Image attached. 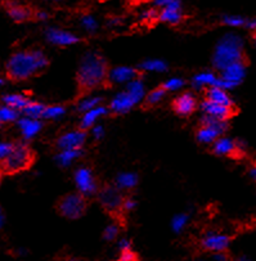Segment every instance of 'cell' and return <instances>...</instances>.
Segmentation results:
<instances>
[{"instance_id": "obj_1", "label": "cell", "mask_w": 256, "mask_h": 261, "mask_svg": "<svg viewBox=\"0 0 256 261\" xmlns=\"http://www.w3.org/2000/svg\"><path fill=\"white\" fill-rule=\"evenodd\" d=\"M48 66V58L41 50L17 51L7 62V72L14 80H27Z\"/></svg>"}, {"instance_id": "obj_2", "label": "cell", "mask_w": 256, "mask_h": 261, "mask_svg": "<svg viewBox=\"0 0 256 261\" xmlns=\"http://www.w3.org/2000/svg\"><path fill=\"white\" fill-rule=\"evenodd\" d=\"M107 61L99 53L90 51L83 57L78 71V84L81 90H92L108 77Z\"/></svg>"}, {"instance_id": "obj_3", "label": "cell", "mask_w": 256, "mask_h": 261, "mask_svg": "<svg viewBox=\"0 0 256 261\" xmlns=\"http://www.w3.org/2000/svg\"><path fill=\"white\" fill-rule=\"evenodd\" d=\"M243 60V41L236 34H226L216 44L213 63L218 70L221 71L226 66Z\"/></svg>"}, {"instance_id": "obj_4", "label": "cell", "mask_w": 256, "mask_h": 261, "mask_svg": "<svg viewBox=\"0 0 256 261\" xmlns=\"http://www.w3.org/2000/svg\"><path fill=\"white\" fill-rule=\"evenodd\" d=\"M34 160V153L30 149V147L24 144V143H18V144H14L13 148H12L11 153L8 154L3 165L4 171L7 172H19L22 170H26L27 167L33 164Z\"/></svg>"}, {"instance_id": "obj_5", "label": "cell", "mask_w": 256, "mask_h": 261, "mask_svg": "<svg viewBox=\"0 0 256 261\" xmlns=\"http://www.w3.org/2000/svg\"><path fill=\"white\" fill-rule=\"evenodd\" d=\"M228 129V122L224 120L215 119L211 116L203 115L202 125L197 130V140L203 144H210L221 137Z\"/></svg>"}, {"instance_id": "obj_6", "label": "cell", "mask_w": 256, "mask_h": 261, "mask_svg": "<svg viewBox=\"0 0 256 261\" xmlns=\"http://www.w3.org/2000/svg\"><path fill=\"white\" fill-rule=\"evenodd\" d=\"M246 76V63L245 61H238L226 66L224 70H221V76L218 77V81L214 86H218L224 90H232L236 86L240 85Z\"/></svg>"}, {"instance_id": "obj_7", "label": "cell", "mask_w": 256, "mask_h": 261, "mask_svg": "<svg viewBox=\"0 0 256 261\" xmlns=\"http://www.w3.org/2000/svg\"><path fill=\"white\" fill-rule=\"evenodd\" d=\"M58 211L67 219H79L87 211V201L81 193L67 194L58 203Z\"/></svg>"}, {"instance_id": "obj_8", "label": "cell", "mask_w": 256, "mask_h": 261, "mask_svg": "<svg viewBox=\"0 0 256 261\" xmlns=\"http://www.w3.org/2000/svg\"><path fill=\"white\" fill-rule=\"evenodd\" d=\"M75 183L79 192L83 196H93L98 189L97 181H95L92 170L88 169V167H80V169L76 170Z\"/></svg>"}, {"instance_id": "obj_9", "label": "cell", "mask_w": 256, "mask_h": 261, "mask_svg": "<svg viewBox=\"0 0 256 261\" xmlns=\"http://www.w3.org/2000/svg\"><path fill=\"white\" fill-rule=\"evenodd\" d=\"M231 237L224 233L218 231H209L208 234L201 240V247L210 252H223L231 245Z\"/></svg>"}, {"instance_id": "obj_10", "label": "cell", "mask_w": 256, "mask_h": 261, "mask_svg": "<svg viewBox=\"0 0 256 261\" xmlns=\"http://www.w3.org/2000/svg\"><path fill=\"white\" fill-rule=\"evenodd\" d=\"M99 201L106 210L116 211L122 207L124 197H122L121 192H120V188L110 186L100 191Z\"/></svg>"}, {"instance_id": "obj_11", "label": "cell", "mask_w": 256, "mask_h": 261, "mask_svg": "<svg viewBox=\"0 0 256 261\" xmlns=\"http://www.w3.org/2000/svg\"><path fill=\"white\" fill-rule=\"evenodd\" d=\"M87 139V134L81 130L65 133L57 139V146L60 149H81Z\"/></svg>"}, {"instance_id": "obj_12", "label": "cell", "mask_w": 256, "mask_h": 261, "mask_svg": "<svg viewBox=\"0 0 256 261\" xmlns=\"http://www.w3.org/2000/svg\"><path fill=\"white\" fill-rule=\"evenodd\" d=\"M201 110H202L203 115L211 116V117H215V119L219 120H224V121H228L236 113L235 107L219 105V103L211 102L209 99L203 100L201 103Z\"/></svg>"}, {"instance_id": "obj_13", "label": "cell", "mask_w": 256, "mask_h": 261, "mask_svg": "<svg viewBox=\"0 0 256 261\" xmlns=\"http://www.w3.org/2000/svg\"><path fill=\"white\" fill-rule=\"evenodd\" d=\"M45 38L49 43L57 46H70L80 41V39L70 31L61 30V29H56V27H50L46 30Z\"/></svg>"}, {"instance_id": "obj_14", "label": "cell", "mask_w": 256, "mask_h": 261, "mask_svg": "<svg viewBox=\"0 0 256 261\" xmlns=\"http://www.w3.org/2000/svg\"><path fill=\"white\" fill-rule=\"evenodd\" d=\"M214 153L218 154V156H236V154H243V149L241 148V143L235 142L233 139L229 138L220 137L214 142L213 146Z\"/></svg>"}, {"instance_id": "obj_15", "label": "cell", "mask_w": 256, "mask_h": 261, "mask_svg": "<svg viewBox=\"0 0 256 261\" xmlns=\"http://www.w3.org/2000/svg\"><path fill=\"white\" fill-rule=\"evenodd\" d=\"M139 77V71L127 66H119L108 72L107 81L111 84H129L134 79Z\"/></svg>"}, {"instance_id": "obj_16", "label": "cell", "mask_w": 256, "mask_h": 261, "mask_svg": "<svg viewBox=\"0 0 256 261\" xmlns=\"http://www.w3.org/2000/svg\"><path fill=\"white\" fill-rule=\"evenodd\" d=\"M197 100L192 93H183L175 98L173 102V108L176 115L189 116L196 111Z\"/></svg>"}, {"instance_id": "obj_17", "label": "cell", "mask_w": 256, "mask_h": 261, "mask_svg": "<svg viewBox=\"0 0 256 261\" xmlns=\"http://www.w3.org/2000/svg\"><path fill=\"white\" fill-rule=\"evenodd\" d=\"M135 105H138L137 100L125 90V92L119 93L112 98L110 103V110L117 115H121V113L129 112Z\"/></svg>"}, {"instance_id": "obj_18", "label": "cell", "mask_w": 256, "mask_h": 261, "mask_svg": "<svg viewBox=\"0 0 256 261\" xmlns=\"http://www.w3.org/2000/svg\"><path fill=\"white\" fill-rule=\"evenodd\" d=\"M18 127L23 139L30 140L33 138H35L41 132L43 124H41L40 119H33V117L24 116V117L18 120Z\"/></svg>"}, {"instance_id": "obj_19", "label": "cell", "mask_w": 256, "mask_h": 261, "mask_svg": "<svg viewBox=\"0 0 256 261\" xmlns=\"http://www.w3.org/2000/svg\"><path fill=\"white\" fill-rule=\"evenodd\" d=\"M108 110L103 106H98V107L93 108V110L87 111L85 113H83V119H81V129L83 130H88V129H92L94 125H97V121L103 117L105 115H107Z\"/></svg>"}, {"instance_id": "obj_20", "label": "cell", "mask_w": 256, "mask_h": 261, "mask_svg": "<svg viewBox=\"0 0 256 261\" xmlns=\"http://www.w3.org/2000/svg\"><path fill=\"white\" fill-rule=\"evenodd\" d=\"M206 99L211 100V102L219 103V105L233 107V100L232 98H231V95L226 93V90L218 88V86H210V88H208Z\"/></svg>"}, {"instance_id": "obj_21", "label": "cell", "mask_w": 256, "mask_h": 261, "mask_svg": "<svg viewBox=\"0 0 256 261\" xmlns=\"http://www.w3.org/2000/svg\"><path fill=\"white\" fill-rule=\"evenodd\" d=\"M7 11H8L9 17L16 22H24L33 16L31 11L27 7L17 3H9L7 6Z\"/></svg>"}, {"instance_id": "obj_22", "label": "cell", "mask_w": 256, "mask_h": 261, "mask_svg": "<svg viewBox=\"0 0 256 261\" xmlns=\"http://www.w3.org/2000/svg\"><path fill=\"white\" fill-rule=\"evenodd\" d=\"M126 92L137 100V103L142 102L146 98V86L139 77L134 79L129 84H126Z\"/></svg>"}, {"instance_id": "obj_23", "label": "cell", "mask_w": 256, "mask_h": 261, "mask_svg": "<svg viewBox=\"0 0 256 261\" xmlns=\"http://www.w3.org/2000/svg\"><path fill=\"white\" fill-rule=\"evenodd\" d=\"M218 81V76L214 75L213 72H201L197 73L193 79H192V85L196 89H201V88H210L214 86Z\"/></svg>"}, {"instance_id": "obj_24", "label": "cell", "mask_w": 256, "mask_h": 261, "mask_svg": "<svg viewBox=\"0 0 256 261\" xmlns=\"http://www.w3.org/2000/svg\"><path fill=\"white\" fill-rule=\"evenodd\" d=\"M183 18L182 14V9H174V8H162L160 9L159 13V21L165 22L169 24H178Z\"/></svg>"}, {"instance_id": "obj_25", "label": "cell", "mask_w": 256, "mask_h": 261, "mask_svg": "<svg viewBox=\"0 0 256 261\" xmlns=\"http://www.w3.org/2000/svg\"><path fill=\"white\" fill-rule=\"evenodd\" d=\"M81 153H83V149H61V152L56 157L57 164L63 167L70 166L76 159L81 156Z\"/></svg>"}, {"instance_id": "obj_26", "label": "cell", "mask_w": 256, "mask_h": 261, "mask_svg": "<svg viewBox=\"0 0 256 261\" xmlns=\"http://www.w3.org/2000/svg\"><path fill=\"white\" fill-rule=\"evenodd\" d=\"M30 99L23 94H7L3 97L4 105L9 106V107L14 108L17 111H23L24 107L29 105Z\"/></svg>"}, {"instance_id": "obj_27", "label": "cell", "mask_w": 256, "mask_h": 261, "mask_svg": "<svg viewBox=\"0 0 256 261\" xmlns=\"http://www.w3.org/2000/svg\"><path fill=\"white\" fill-rule=\"evenodd\" d=\"M138 184V176L134 172H122L116 178V187L120 189H132Z\"/></svg>"}, {"instance_id": "obj_28", "label": "cell", "mask_w": 256, "mask_h": 261, "mask_svg": "<svg viewBox=\"0 0 256 261\" xmlns=\"http://www.w3.org/2000/svg\"><path fill=\"white\" fill-rule=\"evenodd\" d=\"M139 68L147 72H165L167 70V65L162 60H147L140 63Z\"/></svg>"}, {"instance_id": "obj_29", "label": "cell", "mask_w": 256, "mask_h": 261, "mask_svg": "<svg viewBox=\"0 0 256 261\" xmlns=\"http://www.w3.org/2000/svg\"><path fill=\"white\" fill-rule=\"evenodd\" d=\"M44 111H45V106L43 103L39 102H29V105L24 107V110L22 112L24 113V116L27 117H33V119H43Z\"/></svg>"}, {"instance_id": "obj_30", "label": "cell", "mask_w": 256, "mask_h": 261, "mask_svg": "<svg viewBox=\"0 0 256 261\" xmlns=\"http://www.w3.org/2000/svg\"><path fill=\"white\" fill-rule=\"evenodd\" d=\"M18 112L19 111L14 110V108L3 103V106H0V124H9V122L17 121L18 120Z\"/></svg>"}, {"instance_id": "obj_31", "label": "cell", "mask_w": 256, "mask_h": 261, "mask_svg": "<svg viewBox=\"0 0 256 261\" xmlns=\"http://www.w3.org/2000/svg\"><path fill=\"white\" fill-rule=\"evenodd\" d=\"M66 113L65 107L60 105H56V106H48L45 107V111H44V115H43V119L45 120H58L61 119L63 115Z\"/></svg>"}, {"instance_id": "obj_32", "label": "cell", "mask_w": 256, "mask_h": 261, "mask_svg": "<svg viewBox=\"0 0 256 261\" xmlns=\"http://www.w3.org/2000/svg\"><path fill=\"white\" fill-rule=\"evenodd\" d=\"M102 102V98L100 97H85L84 99L80 100V103L78 105V110L80 112L85 113L87 111L93 110V108L98 107Z\"/></svg>"}, {"instance_id": "obj_33", "label": "cell", "mask_w": 256, "mask_h": 261, "mask_svg": "<svg viewBox=\"0 0 256 261\" xmlns=\"http://www.w3.org/2000/svg\"><path fill=\"white\" fill-rule=\"evenodd\" d=\"M188 220L189 215H187V214H178V215L174 216L173 220H171V229H173L174 233H176V234L182 233L188 224Z\"/></svg>"}, {"instance_id": "obj_34", "label": "cell", "mask_w": 256, "mask_h": 261, "mask_svg": "<svg viewBox=\"0 0 256 261\" xmlns=\"http://www.w3.org/2000/svg\"><path fill=\"white\" fill-rule=\"evenodd\" d=\"M165 94H166V90H165L162 86L161 88H156V89H153L151 93H148V94L146 95V98H144V99H146V105L149 106V107L157 105V103H160L164 99Z\"/></svg>"}, {"instance_id": "obj_35", "label": "cell", "mask_w": 256, "mask_h": 261, "mask_svg": "<svg viewBox=\"0 0 256 261\" xmlns=\"http://www.w3.org/2000/svg\"><path fill=\"white\" fill-rule=\"evenodd\" d=\"M159 13H160V11H157L156 7H153V8H148V9H146V11L142 12L139 18H140V21L143 22V23L149 24V23H152V22H155L159 19Z\"/></svg>"}, {"instance_id": "obj_36", "label": "cell", "mask_w": 256, "mask_h": 261, "mask_svg": "<svg viewBox=\"0 0 256 261\" xmlns=\"http://www.w3.org/2000/svg\"><path fill=\"white\" fill-rule=\"evenodd\" d=\"M184 86V80L179 77H171L164 83L162 88H164L166 92H176V90H181Z\"/></svg>"}, {"instance_id": "obj_37", "label": "cell", "mask_w": 256, "mask_h": 261, "mask_svg": "<svg viewBox=\"0 0 256 261\" xmlns=\"http://www.w3.org/2000/svg\"><path fill=\"white\" fill-rule=\"evenodd\" d=\"M81 24H83L84 29L90 34H94L95 31L98 30V22L95 21L94 17L90 16V14L83 16V18H81Z\"/></svg>"}, {"instance_id": "obj_38", "label": "cell", "mask_w": 256, "mask_h": 261, "mask_svg": "<svg viewBox=\"0 0 256 261\" xmlns=\"http://www.w3.org/2000/svg\"><path fill=\"white\" fill-rule=\"evenodd\" d=\"M119 233H120L119 225H116V224H110V225L106 226L105 231H103V238H105L106 241H108V242H111V241L116 240Z\"/></svg>"}, {"instance_id": "obj_39", "label": "cell", "mask_w": 256, "mask_h": 261, "mask_svg": "<svg viewBox=\"0 0 256 261\" xmlns=\"http://www.w3.org/2000/svg\"><path fill=\"white\" fill-rule=\"evenodd\" d=\"M223 23L229 27H241L246 24V19L241 16H224Z\"/></svg>"}, {"instance_id": "obj_40", "label": "cell", "mask_w": 256, "mask_h": 261, "mask_svg": "<svg viewBox=\"0 0 256 261\" xmlns=\"http://www.w3.org/2000/svg\"><path fill=\"white\" fill-rule=\"evenodd\" d=\"M14 144L9 142H0V164H3L4 160L8 157V154L11 153L12 148H13Z\"/></svg>"}, {"instance_id": "obj_41", "label": "cell", "mask_w": 256, "mask_h": 261, "mask_svg": "<svg viewBox=\"0 0 256 261\" xmlns=\"http://www.w3.org/2000/svg\"><path fill=\"white\" fill-rule=\"evenodd\" d=\"M119 261H138V256L133 250L120 251Z\"/></svg>"}, {"instance_id": "obj_42", "label": "cell", "mask_w": 256, "mask_h": 261, "mask_svg": "<svg viewBox=\"0 0 256 261\" xmlns=\"http://www.w3.org/2000/svg\"><path fill=\"white\" fill-rule=\"evenodd\" d=\"M137 207V202L133 198H124V202H122V210L125 211H133Z\"/></svg>"}, {"instance_id": "obj_43", "label": "cell", "mask_w": 256, "mask_h": 261, "mask_svg": "<svg viewBox=\"0 0 256 261\" xmlns=\"http://www.w3.org/2000/svg\"><path fill=\"white\" fill-rule=\"evenodd\" d=\"M92 134L95 139L99 140L102 139L103 135H105V129H103L102 125H94V126L92 127Z\"/></svg>"}, {"instance_id": "obj_44", "label": "cell", "mask_w": 256, "mask_h": 261, "mask_svg": "<svg viewBox=\"0 0 256 261\" xmlns=\"http://www.w3.org/2000/svg\"><path fill=\"white\" fill-rule=\"evenodd\" d=\"M119 250L120 251H126L132 250V242L127 238H122L119 241Z\"/></svg>"}, {"instance_id": "obj_45", "label": "cell", "mask_w": 256, "mask_h": 261, "mask_svg": "<svg viewBox=\"0 0 256 261\" xmlns=\"http://www.w3.org/2000/svg\"><path fill=\"white\" fill-rule=\"evenodd\" d=\"M213 260L214 261H229V257H228V255L225 253V251H223V252H214Z\"/></svg>"}, {"instance_id": "obj_46", "label": "cell", "mask_w": 256, "mask_h": 261, "mask_svg": "<svg viewBox=\"0 0 256 261\" xmlns=\"http://www.w3.org/2000/svg\"><path fill=\"white\" fill-rule=\"evenodd\" d=\"M245 27H247L248 30H256V19H246Z\"/></svg>"}, {"instance_id": "obj_47", "label": "cell", "mask_w": 256, "mask_h": 261, "mask_svg": "<svg viewBox=\"0 0 256 261\" xmlns=\"http://www.w3.org/2000/svg\"><path fill=\"white\" fill-rule=\"evenodd\" d=\"M35 17L38 19H40V21H45V19H48L49 14L46 13V12H44V11H39V12H36V13H35Z\"/></svg>"}, {"instance_id": "obj_48", "label": "cell", "mask_w": 256, "mask_h": 261, "mask_svg": "<svg viewBox=\"0 0 256 261\" xmlns=\"http://www.w3.org/2000/svg\"><path fill=\"white\" fill-rule=\"evenodd\" d=\"M120 24H121V19H120L119 17H113V18L110 19V26L116 27V26H120Z\"/></svg>"}, {"instance_id": "obj_49", "label": "cell", "mask_w": 256, "mask_h": 261, "mask_svg": "<svg viewBox=\"0 0 256 261\" xmlns=\"http://www.w3.org/2000/svg\"><path fill=\"white\" fill-rule=\"evenodd\" d=\"M250 175L256 181V164H253V166L250 169Z\"/></svg>"}, {"instance_id": "obj_50", "label": "cell", "mask_w": 256, "mask_h": 261, "mask_svg": "<svg viewBox=\"0 0 256 261\" xmlns=\"http://www.w3.org/2000/svg\"><path fill=\"white\" fill-rule=\"evenodd\" d=\"M236 261H251V258L248 257V256L242 255V256H240V257H238L237 260H236Z\"/></svg>"}, {"instance_id": "obj_51", "label": "cell", "mask_w": 256, "mask_h": 261, "mask_svg": "<svg viewBox=\"0 0 256 261\" xmlns=\"http://www.w3.org/2000/svg\"><path fill=\"white\" fill-rule=\"evenodd\" d=\"M4 225V215H3V211L0 210V228Z\"/></svg>"}, {"instance_id": "obj_52", "label": "cell", "mask_w": 256, "mask_h": 261, "mask_svg": "<svg viewBox=\"0 0 256 261\" xmlns=\"http://www.w3.org/2000/svg\"><path fill=\"white\" fill-rule=\"evenodd\" d=\"M134 3H146V2H151V0H133ZM153 2V0H152Z\"/></svg>"}, {"instance_id": "obj_53", "label": "cell", "mask_w": 256, "mask_h": 261, "mask_svg": "<svg viewBox=\"0 0 256 261\" xmlns=\"http://www.w3.org/2000/svg\"><path fill=\"white\" fill-rule=\"evenodd\" d=\"M3 84H4V80L2 77H0V86H3Z\"/></svg>"}, {"instance_id": "obj_54", "label": "cell", "mask_w": 256, "mask_h": 261, "mask_svg": "<svg viewBox=\"0 0 256 261\" xmlns=\"http://www.w3.org/2000/svg\"><path fill=\"white\" fill-rule=\"evenodd\" d=\"M253 40H255V43H256V30L253 31Z\"/></svg>"}, {"instance_id": "obj_55", "label": "cell", "mask_w": 256, "mask_h": 261, "mask_svg": "<svg viewBox=\"0 0 256 261\" xmlns=\"http://www.w3.org/2000/svg\"><path fill=\"white\" fill-rule=\"evenodd\" d=\"M53 2H62V0H53Z\"/></svg>"}, {"instance_id": "obj_56", "label": "cell", "mask_w": 256, "mask_h": 261, "mask_svg": "<svg viewBox=\"0 0 256 261\" xmlns=\"http://www.w3.org/2000/svg\"><path fill=\"white\" fill-rule=\"evenodd\" d=\"M70 261H79V260H70Z\"/></svg>"}, {"instance_id": "obj_57", "label": "cell", "mask_w": 256, "mask_h": 261, "mask_svg": "<svg viewBox=\"0 0 256 261\" xmlns=\"http://www.w3.org/2000/svg\"><path fill=\"white\" fill-rule=\"evenodd\" d=\"M196 261H203V260H196Z\"/></svg>"}, {"instance_id": "obj_58", "label": "cell", "mask_w": 256, "mask_h": 261, "mask_svg": "<svg viewBox=\"0 0 256 261\" xmlns=\"http://www.w3.org/2000/svg\"><path fill=\"white\" fill-rule=\"evenodd\" d=\"M102 2H105V0H102Z\"/></svg>"}]
</instances>
